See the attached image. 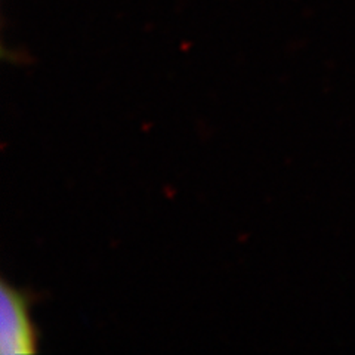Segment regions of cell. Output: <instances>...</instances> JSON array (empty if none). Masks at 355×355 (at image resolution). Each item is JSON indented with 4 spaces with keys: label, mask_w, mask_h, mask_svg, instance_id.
Instances as JSON below:
<instances>
[{
    "label": "cell",
    "mask_w": 355,
    "mask_h": 355,
    "mask_svg": "<svg viewBox=\"0 0 355 355\" xmlns=\"http://www.w3.org/2000/svg\"><path fill=\"white\" fill-rule=\"evenodd\" d=\"M0 343L2 354H33L37 336L28 313V297L8 283L0 291Z\"/></svg>",
    "instance_id": "1"
}]
</instances>
